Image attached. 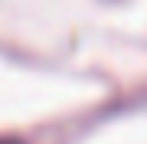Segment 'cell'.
<instances>
[{
	"label": "cell",
	"mask_w": 147,
	"mask_h": 144,
	"mask_svg": "<svg viewBox=\"0 0 147 144\" xmlns=\"http://www.w3.org/2000/svg\"><path fill=\"white\" fill-rule=\"evenodd\" d=\"M0 144H13V141H0Z\"/></svg>",
	"instance_id": "1"
}]
</instances>
